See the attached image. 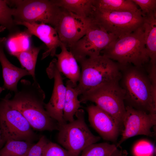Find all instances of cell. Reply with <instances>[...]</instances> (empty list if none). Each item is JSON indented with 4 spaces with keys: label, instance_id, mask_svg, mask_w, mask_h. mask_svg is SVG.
Wrapping results in <instances>:
<instances>
[{
    "label": "cell",
    "instance_id": "29",
    "mask_svg": "<svg viewBox=\"0 0 156 156\" xmlns=\"http://www.w3.org/2000/svg\"><path fill=\"white\" fill-rule=\"evenodd\" d=\"M49 142L45 136H41L30 149L27 156H42L44 147Z\"/></svg>",
    "mask_w": 156,
    "mask_h": 156
},
{
    "label": "cell",
    "instance_id": "9",
    "mask_svg": "<svg viewBox=\"0 0 156 156\" xmlns=\"http://www.w3.org/2000/svg\"><path fill=\"white\" fill-rule=\"evenodd\" d=\"M91 18L95 23L118 38L135 31L142 25L143 21L140 9L136 11H111L93 7Z\"/></svg>",
    "mask_w": 156,
    "mask_h": 156
},
{
    "label": "cell",
    "instance_id": "25",
    "mask_svg": "<svg viewBox=\"0 0 156 156\" xmlns=\"http://www.w3.org/2000/svg\"><path fill=\"white\" fill-rule=\"evenodd\" d=\"M13 12V8L8 6L7 0H0V24L10 32L14 30L16 25Z\"/></svg>",
    "mask_w": 156,
    "mask_h": 156
},
{
    "label": "cell",
    "instance_id": "13",
    "mask_svg": "<svg viewBox=\"0 0 156 156\" xmlns=\"http://www.w3.org/2000/svg\"><path fill=\"white\" fill-rule=\"evenodd\" d=\"M46 72L49 78L54 79V84L51 98L47 103H45L44 108L48 115L61 125L67 123L63 117L66 88L57 67L56 59L51 62Z\"/></svg>",
    "mask_w": 156,
    "mask_h": 156
},
{
    "label": "cell",
    "instance_id": "2",
    "mask_svg": "<svg viewBox=\"0 0 156 156\" xmlns=\"http://www.w3.org/2000/svg\"><path fill=\"white\" fill-rule=\"evenodd\" d=\"M101 53L117 62L122 66L133 64L140 67L146 64L150 58L144 41L142 25L133 32L118 38Z\"/></svg>",
    "mask_w": 156,
    "mask_h": 156
},
{
    "label": "cell",
    "instance_id": "27",
    "mask_svg": "<svg viewBox=\"0 0 156 156\" xmlns=\"http://www.w3.org/2000/svg\"><path fill=\"white\" fill-rule=\"evenodd\" d=\"M42 156H69L68 151L58 144L49 142L45 145Z\"/></svg>",
    "mask_w": 156,
    "mask_h": 156
},
{
    "label": "cell",
    "instance_id": "20",
    "mask_svg": "<svg viewBox=\"0 0 156 156\" xmlns=\"http://www.w3.org/2000/svg\"><path fill=\"white\" fill-rule=\"evenodd\" d=\"M66 87V92L63 117L67 122L75 120L74 116L81 107V102L78 99L79 93L70 80L67 81Z\"/></svg>",
    "mask_w": 156,
    "mask_h": 156
},
{
    "label": "cell",
    "instance_id": "19",
    "mask_svg": "<svg viewBox=\"0 0 156 156\" xmlns=\"http://www.w3.org/2000/svg\"><path fill=\"white\" fill-rule=\"evenodd\" d=\"M59 7L82 18H91L94 0H53Z\"/></svg>",
    "mask_w": 156,
    "mask_h": 156
},
{
    "label": "cell",
    "instance_id": "24",
    "mask_svg": "<svg viewBox=\"0 0 156 156\" xmlns=\"http://www.w3.org/2000/svg\"><path fill=\"white\" fill-rule=\"evenodd\" d=\"M0 149V156H27L34 144L24 141L9 140Z\"/></svg>",
    "mask_w": 156,
    "mask_h": 156
},
{
    "label": "cell",
    "instance_id": "8",
    "mask_svg": "<svg viewBox=\"0 0 156 156\" xmlns=\"http://www.w3.org/2000/svg\"><path fill=\"white\" fill-rule=\"evenodd\" d=\"M8 5L14 6V22L42 23L55 26L60 8L53 0H7Z\"/></svg>",
    "mask_w": 156,
    "mask_h": 156
},
{
    "label": "cell",
    "instance_id": "11",
    "mask_svg": "<svg viewBox=\"0 0 156 156\" xmlns=\"http://www.w3.org/2000/svg\"><path fill=\"white\" fill-rule=\"evenodd\" d=\"M60 8V13L54 27L61 42L67 48H70L85 35L93 20L92 18H82Z\"/></svg>",
    "mask_w": 156,
    "mask_h": 156
},
{
    "label": "cell",
    "instance_id": "23",
    "mask_svg": "<svg viewBox=\"0 0 156 156\" xmlns=\"http://www.w3.org/2000/svg\"><path fill=\"white\" fill-rule=\"evenodd\" d=\"M93 6L106 11H136L139 9L132 0H94Z\"/></svg>",
    "mask_w": 156,
    "mask_h": 156
},
{
    "label": "cell",
    "instance_id": "28",
    "mask_svg": "<svg viewBox=\"0 0 156 156\" xmlns=\"http://www.w3.org/2000/svg\"><path fill=\"white\" fill-rule=\"evenodd\" d=\"M140 7L142 16L156 11V0H132Z\"/></svg>",
    "mask_w": 156,
    "mask_h": 156
},
{
    "label": "cell",
    "instance_id": "12",
    "mask_svg": "<svg viewBox=\"0 0 156 156\" xmlns=\"http://www.w3.org/2000/svg\"><path fill=\"white\" fill-rule=\"evenodd\" d=\"M126 112L123 121V129L118 147L127 139L138 135L153 137L151 130L156 123V114L147 113L125 105Z\"/></svg>",
    "mask_w": 156,
    "mask_h": 156
},
{
    "label": "cell",
    "instance_id": "30",
    "mask_svg": "<svg viewBox=\"0 0 156 156\" xmlns=\"http://www.w3.org/2000/svg\"><path fill=\"white\" fill-rule=\"evenodd\" d=\"M2 140V139L1 136V130L0 129V149L1 148V147L3 146V145L4 144Z\"/></svg>",
    "mask_w": 156,
    "mask_h": 156
},
{
    "label": "cell",
    "instance_id": "17",
    "mask_svg": "<svg viewBox=\"0 0 156 156\" xmlns=\"http://www.w3.org/2000/svg\"><path fill=\"white\" fill-rule=\"evenodd\" d=\"M60 47L61 52L55 55L57 58V67L60 72L68 78L75 87L79 80L81 73L77 62L72 53L68 50L64 44L62 43Z\"/></svg>",
    "mask_w": 156,
    "mask_h": 156
},
{
    "label": "cell",
    "instance_id": "7",
    "mask_svg": "<svg viewBox=\"0 0 156 156\" xmlns=\"http://www.w3.org/2000/svg\"><path fill=\"white\" fill-rule=\"evenodd\" d=\"M9 93L0 101V129L4 143L9 140L33 142L39 138L28 121L18 110L9 103Z\"/></svg>",
    "mask_w": 156,
    "mask_h": 156
},
{
    "label": "cell",
    "instance_id": "4",
    "mask_svg": "<svg viewBox=\"0 0 156 156\" xmlns=\"http://www.w3.org/2000/svg\"><path fill=\"white\" fill-rule=\"evenodd\" d=\"M123 82L127 105L156 114V91L152 88L148 78L135 66L126 72Z\"/></svg>",
    "mask_w": 156,
    "mask_h": 156
},
{
    "label": "cell",
    "instance_id": "6",
    "mask_svg": "<svg viewBox=\"0 0 156 156\" xmlns=\"http://www.w3.org/2000/svg\"><path fill=\"white\" fill-rule=\"evenodd\" d=\"M85 115L84 110L79 109L75 114V119L60 125L57 141L69 156H79L86 148L100 140V137L94 135L90 130L85 121Z\"/></svg>",
    "mask_w": 156,
    "mask_h": 156
},
{
    "label": "cell",
    "instance_id": "32",
    "mask_svg": "<svg viewBox=\"0 0 156 156\" xmlns=\"http://www.w3.org/2000/svg\"><path fill=\"white\" fill-rule=\"evenodd\" d=\"M5 90V89L3 87H2L0 86V94L2 92Z\"/></svg>",
    "mask_w": 156,
    "mask_h": 156
},
{
    "label": "cell",
    "instance_id": "5",
    "mask_svg": "<svg viewBox=\"0 0 156 156\" xmlns=\"http://www.w3.org/2000/svg\"><path fill=\"white\" fill-rule=\"evenodd\" d=\"M125 99L124 90L118 81H115L101 85L83 93L79 100L83 103H94L115 120L122 132L126 112Z\"/></svg>",
    "mask_w": 156,
    "mask_h": 156
},
{
    "label": "cell",
    "instance_id": "18",
    "mask_svg": "<svg viewBox=\"0 0 156 156\" xmlns=\"http://www.w3.org/2000/svg\"><path fill=\"white\" fill-rule=\"evenodd\" d=\"M144 39L151 64H156V11L143 16Z\"/></svg>",
    "mask_w": 156,
    "mask_h": 156
},
{
    "label": "cell",
    "instance_id": "15",
    "mask_svg": "<svg viewBox=\"0 0 156 156\" xmlns=\"http://www.w3.org/2000/svg\"><path fill=\"white\" fill-rule=\"evenodd\" d=\"M16 25L25 27V33L28 36L34 35L38 38L46 45V51L42 54V60L49 55L53 57L56 54L57 49L61 44L57 32L53 26L42 23L18 22Z\"/></svg>",
    "mask_w": 156,
    "mask_h": 156
},
{
    "label": "cell",
    "instance_id": "21",
    "mask_svg": "<svg viewBox=\"0 0 156 156\" xmlns=\"http://www.w3.org/2000/svg\"><path fill=\"white\" fill-rule=\"evenodd\" d=\"M42 47L31 46L27 49L12 53L11 55L16 57L22 67L25 68L32 77L34 81L36 80L35 68L38 54Z\"/></svg>",
    "mask_w": 156,
    "mask_h": 156
},
{
    "label": "cell",
    "instance_id": "16",
    "mask_svg": "<svg viewBox=\"0 0 156 156\" xmlns=\"http://www.w3.org/2000/svg\"><path fill=\"white\" fill-rule=\"evenodd\" d=\"M6 40L5 37L0 38V62L4 81L3 87L15 93L18 91L17 85L20 79L30 75L25 69L14 66L7 59L4 51Z\"/></svg>",
    "mask_w": 156,
    "mask_h": 156
},
{
    "label": "cell",
    "instance_id": "1",
    "mask_svg": "<svg viewBox=\"0 0 156 156\" xmlns=\"http://www.w3.org/2000/svg\"><path fill=\"white\" fill-rule=\"evenodd\" d=\"M21 83L20 89L15 93L12 98L8 99L10 104L22 114L35 130H58L59 125L48 115L45 109V93L37 80L31 82L22 79Z\"/></svg>",
    "mask_w": 156,
    "mask_h": 156
},
{
    "label": "cell",
    "instance_id": "14",
    "mask_svg": "<svg viewBox=\"0 0 156 156\" xmlns=\"http://www.w3.org/2000/svg\"><path fill=\"white\" fill-rule=\"evenodd\" d=\"M86 110L90 125L102 138L116 142L121 130L115 120L96 105H90Z\"/></svg>",
    "mask_w": 156,
    "mask_h": 156
},
{
    "label": "cell",
    "instance_id": "22",
    "mask_svg": "<svg viewBox=\"0 0 156 156\" xmlns=\"http://www.w3.org/2000/svg\"><path fill=\"white\" fill-rule=\"evenodd\" d=\"M119 147L107 142L94 143L84 149L80 156H126L127 152Z\"/></svg>",
    "mask_w": 156,
    "mask_h": 156
},
{
    "label": "cell",
    "instance_id": "31",
    "mask_svg": "<svg viewBox=\"0 0 156 156\" xmlns=\"http://www.w3.org/2000/svg\"><path fill=\"white\" fill-rule=\"evenodd\" d=\"M6 28L4 27L1 26H0V32L4 31Z\"/></svg>",
    "mask_w": 156,
    "mask_h": 156
},
{
    "label": "cell",
    "instance_id": "26",
    "mask_svg": "<svg viewBox=\"0 0 156 156\" xmlns=\"http://www.w3.org/2000/svg\"><path fill=\"white\" fill-rule=\"evenodd\" d=\"M155 151L151 143L148 140H141L135 144L133 152L134 156H153Z\"/></svg>",
    "mask_w": 156,
    "mask_h": 156
},
{
    "label": "cell",
    "instance_id": "10",
    "mask_svg": "<svg viewBox=\"0 0 156 156\" xmlns=\"http://www.w3.org/2000/svg\"><path fill=\"white\" fill-rule=\"evenodd\" d=\"M118 38L93 21L85 35L69 49L77 61L98 56Z\"/></svg>",
    "mask_w": 156,
    "mask_h": 156
},
{
    "label": "cell",
    "instance_id": "3",
    "mask_svg": "<svg viewBox=\"0 0 156 156\" xmlns=\"http://www.w3.org/2000/svg\"><path fill=\"white\" fill-rule=\"evenodd\" d=\"M79 62L81 71L79 83L75 88L79 95L101 85L119 81L121 78L120 65L102 55Z\"/></svg>",
    "mask_w": 156,
    "mask_h": 156
}]
</instances>
